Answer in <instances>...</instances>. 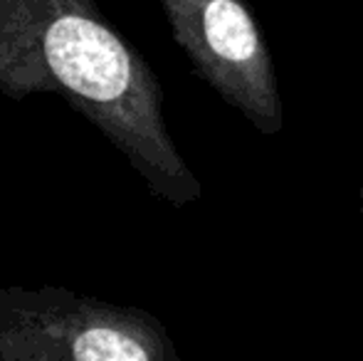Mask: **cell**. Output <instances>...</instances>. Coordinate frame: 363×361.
Returning a JSON list of instances; mask_svg holds the SVG:
<instances>
[{
	"instance_id": "7a4b0ae2",
	"label": "cell",
	"mask_w": 363,
	"mask_h": 361,
	"mask_svg": "<svg viewBox=\"0 0 363 361\" xmlns=\"http://www.w3.org/2000/svg\"><path fill=\"white\" fill-rule=\"evenodd\" d=\"M0 361H181L161 319L43 284L0 287Z\"/></svg>"
},
{
	"instance_id": "6da1fadb",
	"label": "cell",
	"mask_w": 363,
	"mask_h": 361,
	"mask_svg": "<svg viewBox=\"0 0 363 361\" xmlns=\"http://www.w3.org/2000/svg\"><path fill=\"white\" fill-rule=\"evenodd\" d=\"M0 91L10 101L57 94L156 198L173 208L203 198L168 131L156 72L96 0H0Z\"/></svg>"
},
{
	"instance_id": "277c9868",
	"label": "cell",
	"mask_w": 363,
	"mask_h": 361,
	"mask_svg": "<svg viewBox=\"0 0 363 361\" xmlns=\"http://www.w3.org/2000/svg\"><path fill=\"white\" fill-rule=\"evenodd\" d=\"M359 206H361V218H363V181H361V191H359Z\"/></svg>"
},
{
	"instance_id": "3957f363",
	"label": "cell",
	"mask_w": 363,
	"mask_h": 361,
	"mask_svg": "<svg viewBox=\"0 0 363 361\" xmlns=\"http://www.w3.org/2000/svg\"><path fill=\"white\" fill-rule=\"evenodd\" d=\"M193 72L262 134L284 129L264 35L245 0H158Z\"/></svg>"
}]
</instances>
